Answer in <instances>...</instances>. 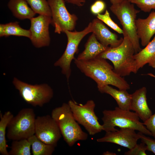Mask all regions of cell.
Segmentation results:
<instances>
[{
    "instance_id": "14",
    "label": "cell",
    "mask_w": 155,
    "mask_h": 155,
    "mask_svg": "<svg viewBox=\"0 0 155 155\" xmlns=\"http://www.w3.org/2000/svg\"><path fill=\"white\" fill-rule=\"evenodd\" d=\"M92 22V32L102 44L111 48L116 47L122 42L123 38H118L116 34L111 32L104 23L98 18L94 19Z\"/></svg>"
},
{
    "instance_id": "30",
    "label": "cell",
    "mask_w": 155,
    "mask_h": 155,
    "mask_svg": "<svg viewBox=\"0 0 155 155\" xmlns=\"http://www.w3.org/2000/svg\"><path fill=\"white\" fill-rule=\"evenodd\" d=\"M106 7V4L103 1L97 0L91 5L90 10L93 14L97 15L103 12Z\"/></svg>"
},
{
    "instance_id": "13",
    "label": "cell",
    "mask_w": 155,
    "mask_h": 155,
    "mask_svg": "<svg viewBox=\"0 0 155 155\" xmlns=\"http://www.w3.org/2000/svg\"><path fill=\"white\" fill-rule=\"evenodd\" d=\"M138 133L129 128H121L119 130L106 132L104 136L97 139L98 142H109L127 148L129 150L134 147L140 139Z\"/></svg>"
},
{
    "instance_id": "34",
    "label": "cell",
    "mask_w": 155,
    "mask_h": 155,
    "mask_svg": "<svg viewBox=\"0 0 155 155\" xmlns=\"http://www.w3.org/2000/svg\"><path fill=\"white\" fill-rule=\"evenodd\" d=\"M103 155H116V154L115 153L111 152L109 151H106L103 152L102 154Z\"/></svg>"
},
{
    "instance_id": "18",
    "label": "cell",
    "mask_w": 155,
    "mask_h": 155,
    "mask_svg": "<svg viewBox=\"0 0 155 155\" xmlns=\"http://www.w3.org/2000/svg\"><path fill=\"white\" fill-rule=\"evenodd\" d=\"M137 71L147 64L155 69V35L145 47L134 55Z\"/></svg>"
},
{
    "instance_id": "19",
    "label": "cell",
    "mask_w": 155,
    "mask_h": 155,
    "mask_svg": "<svg viewBox=\"0 0 155 155\" xmlns=\"http://www.w3.org/2000/svg\"><path fill=\"white\" fill-rule=\"evenodd\" d=\"M102 93H106L112 97L116 102L118 107L124 110H130L131 94L127 90H117L108 85L104 86L98 89Z\"/></svg>"
},
{
    "instance_id": "15",
    "label": "cell",
    "mask_w": 155,
    "mask_h": 155,
    "mask_svg": "<svg viewBox=\"0 0 155 155\" xmlns=\"http://www.w3.org/2000/svg\"><path fill=\"white\" fill-rule=\"evenodd\" d=\"M147 89L143 87L131 94L130 110L134 111L143 123L153 115L147 104Z\"/></svg>"
},
{
    "instance_id": "3",
    "label": "cell",
    "mask_w": 155,
    "mask_h": 155,
    "mask_svg": "<svg viewBox=\"0 0 155 155\" xmlns=\"http://www.w3.org/2000/svg\"><path fill=\"white\" fill-rule=\"evenodd\" d=\"M51 116L57 122L64 140L70 147L78 141L86 140L88 134L75 120L68 103H64L52 111Z\"/></svg>"
},
{
    "instance_id": "4",
    "label": "cell",
    "mask_w": 155,
    "mask_h": 155,
    "mask_svg": "<svg viewBox=\"0 0 155 155\" xmlns=\"http://www.w3.org/2000/svg\"><path fill=\"white\" fill-rule=\"evenodd\" d=\"M102 118L103 130L106 132L117 130L115 127L129 128L137 130L146 135L152 136L151 132L140 121V118L131 110L122 109L118 107L114 110H104Z\"/></svg>"
},
{
    "instance_id": "20",
    "label": "cell",
    "mask_w": 155,
    "mask_h": 155,
    "mask_svg": "<svg viewBox=\"0 0 155 155\" xmlns=\"http://www.w3.org/2000/svg\"><path fill=\"white\" fill-rule=\"evenodd\" d=\"M7 6L13 15L20 20H30L36 14L25 0H9Z\"/></svg>"
},
{
    "instance_id": "12",
    "label": "cell",
    "mask_w": 155,
    "mask_h": 155,
    "mask_svg": "<svg viewBox=\"0 0 155 155\" xmlns=\"http://www.w3.org/2000/svg\"><path fill=\"white\" fill-rule=\"evenodd\" d=\"M30 20V40L33 45L36 48L49 46L51 41L49 28L52 22L51 17L39 15Z\"/></svg>"
},
{
    "instance_id": "1",
    "label": "cell",
    "mask_w": 155,
    "mask_h": 155,
    "mask_svg": "<svg viewBox=\"0 0 155 155\" xmlns=\"http://www.w3.org/2000/svg\"><path fill=\"white\" fill-rule=\"evenodd\" d=\"M74 60L80 70L96 82L98 89L106 85L113 86L120 90L130 89L127 82L114 71L113 67L106 59L98 56L88 60L75 58Z\"/></svg>"
},
{
    "instance_id": "35",
    "label": "cell",
    "mask_w": 155,
    "mask_h": 155,
    "mask_svg": "<svg viewBox=\"0 0 155 155\" xmlns=\"http://www.w3.org/2000/svg\"><path fill=\"white\" fill-rule=\"evenodd\" d=\"M128 0L129 1H130L131 0Z\"/></svg>"
},
{
    "instance_id": "2",
    "label": "cell",
    "mask_w": 155,
    "mask_h": 155,
    "mask_svg": "<svg viewBox=\"0 0 155 155\" xmlns=\"http://www.w3.org/2000/svg\"><path fill=\"white\" fill-rule=\"evenodd\" d=\"M135 54L132 44L127 38L123 37L119 45L114 48L109 47L98 56L110 61L113 64L114 71L122 77L129 75L131 73H137Z\"/></svg>"
},
{
    "instance_id": "10",
    "label": "cell",
    "mask_w": 155,
    "mask_h": 155,
    "mask_svg": "<svg viewBox=\"0 0 155 155\" xmlns=\"http://www.w3.org/2000/svg\"><path fill=\"white\" fill-rule=\"evenodd\" d=\"M51 12V24L55 33L60 34L66 31H72L75 28L78 20L77 16L67 10L64 0H47Z\"/></svg>"
},
{
    "instance_id": "11",
    "label": "cell",
    "mask_w": 155,
    "mask_h": 155,
    "mask_svg": "<svg viewBox=\"0 0 155 155\" xmlns=\"http://www.w3.org/2000/svg\"><path fill=\"white\" fill-rule=\"evenodd\" d=\"M35 135L44 143L56 146L62 136L57 122L49 115L36 118Z\"/></svg>"
},
{
    "instance_id": "25",
    "label": "cell",
    "mask_w": 155,
    "mask_h": 155,
    "mask_svg": "<svg viewBox=\"0 0 155 155\" xmlns=\"http://www.w3.org/2000/svg\"><path fill=\"white\" fill-rule=\"evenodd\" d=\"M36 13L51 17L50 7L47 0H25Z\"/></svg>"
},
{
    "instance_id": "6",
    "label": "cell",
    "mask_w": 155,
    "mask_h": 155,
    "mask_svg": "<svg viewBox=\"0 0 155 155\" xmlns=\"http://www.w3.org/2000/svg\"><path fill=\"white\" fill-rule=\"evenodd\" d=\"M36 118L32 108H25L20 110L8 124L7 138L13 141L28 139L35 134Z\"/></svg>"
},
{
    "instance_id": "8",
    "label": "cell",
    "mask_w": 155,
    "mask_h": 155,
    "mask_svg": "<svg viewBox=\"0 0 155 155\" xmlns=\"http://www.w3.org/2000/svg\"><path fill=\"white\" fill-rule=\"evenodd\" d=\"M90 32H92L91 22L82 31H66L64 32L67 37V46L63 55L54 65L61 68V73L65 76L67 82L71 73V63L75 58L74 55L78 51V46L83 38Z\"/></svg>"
},
{
    "instance_id": "23",
    "label": "cell",
    "mask_w": 155,
    "mask_h": 155,
    "mask_svg": "<svg viewBox=\"0 0 155 155\" xmlns=\"http://www.w3.org/2000/svg\"><path fill=\"white\" fill-rule=\"evenodd\" d=\"M13 115L9 111L6 112L3 115L0 113V153L2 155H9L6 139V130L9 121Z\"/></svg>"
},
{
    "instance_id": "26",
    "label": "cell",
    "mask_w": 155,
    "mask_h": 155,
    "mask_svg": "<svg viewBox=\"0 0 155 155\" xmlns=\"http://www.w3.org/2000/svg\"><path fill=\"white\" fill-rule=\"evenodd\" d=\"M97 18L113 30L120 34H123L122 30L111 18L109 12L106 10L104 14H99Z\"/></svg>"
},
{
    "instance_id": "5",
    "label": "cell",
    "mask_w": 155,
    "mask_h": 155,
    "mask_svg": "<svg viewBox=\"0 0 155 155\" xmlns=\"http://www.w3.org/2000/svg\"><path fill=\"white\" fill-rule=\"evenodd\" d=\"M110 9L122 26L123 37L127 38L131 42L135 54L137 53L142 49L135 25L137 14L140 11L135 9L133 4L128 0L112 4Z\"/></svg>"
},
{
    "instance_id": "24",
    "label": "cell",
    "mask_w": 155,
    "mask_h": 155,
    "mask_svg": "<svg viewBox=\"0 0 155 155\" xmlns=\"http://www.w3.org/2000/svg\"><path fill=\"white\" fill-rule=\"evenodd\" d=\"M31 145L27 139L13 140L9 155H31Z\"/></svg>"
},
{
    "instance_id": "29",
    "label": "cell",
    "mask_w": 155,
    "mask_h": 155,
    "mask_svg": "<svg viewBox=\"0 0 155 155\" xmlns=\"http://www.w3.org/2000/svg\"><path fill=\"white\" fill-rule=\"evenodd\" d=\"M138 133L141 142L144 143L146 145L147 150L151 151L155 154V138L153 139L147 136L140 132Z\"/></svg>"
},
{
    "instance_id": "31",
    "label": "cell",
    "mask_w": 155,
    "mask_h": 155,
    "mask_svg": "<svg viewBox=\"0 0 155 155\" xmlns=\"http://www.w3.org/2000/svg\"><path fill=\"white\" fill-rule=\"evenodd\" d=\"M143 123L147 128L151 132L152 136L155 138V113Z\"/></svg>"
},
{
    "instance_id": "32",
    "label": "cell",
    "mask_w": 155,
    "mask_h": 155,
    "mask_svg": "<svg viewBox=\"0 0 155 155\" xmlns=\"http://www.w3.org/2000/svg\"><path fill=\"white\" fill-rule=\"evenodd\" d=\"M66 2L79 7L83 6L86 0H64Z\"/></svg>"
},
{
    "instance_id": "33",
    "label": "cell",
    "mask_w": 155,
    "mask_h": 155,
    "mask_svg": "<svg viewBox=\"0 0 155 155\" xmlns=\"http://www.w3.org/2000/svg\"><path fill=\"white\" fill-rule=\"evenodd\" d=\"M112 4H114L119 3L125 0H109Z\"/></svg>"
},
{
    "instance_id": "9",
    "label": "cell",
    "mask_w": 155,
    "mask_h": 155,
    "mask_svg": "<svg viewBox=\"0 0 155 155\" xmlns=\"http://www.w3.org/2000/svg\"><path fill=\"white\" fill-rule=\"evenodd\" d=\"M68 103L75 120L90 135H94L103 130L94 112L96 104L93 100H88L84 104H77L71 100Z\"/></svg>"
},
{
    "instance_id": "22",
    "label": "cell",
    "mask_w": 155,
    "mask_h": 155,
    "mask_svg": "<svg viewBox=\"0 0 155 155\" xmlns=\"http://www.w3.org/2000/svg\"><path fill=\"white\" fill-rule=\"evenodd\" d=\"M28 140L31 144L33 155H51L56 147L44 143L35 134L29 137Z\"/></svg>"
},
{
    "instance_id": "7",
    "label": "cell",
    "mask_w": 155,
    "mask_h": 155,
    "mask_svg": "<svg viewBox=\"0 0 155 155\" xmlns=\"http://www.w3.org/2000/svg\"><path fill=\"white\" fill-rule=\"evenodd\" d=\"M12 83L24 101L33 106L42 107L53 97V90L47 84L32 85L16 77L13 78Z\"/></svg>"
},
{
    "instance_id": "27",
    "label": "cell",
    "mask_w": 155,
    "mask_h": 155,
    "mask_svg": "<svg viewBox=\"0 0 155 155\" xmlns=\"http://www.w3.org/2000/svg\"><path fill=\"white\" fill-rule=\"evenodd\" d=\"M130 1L135 4L141 11L146 13L155 10V0H131Z\"/></svg>"
},
{
    "instance_id": "17",
    "label": "cell",
    "mask_w": 155,
    "mask_h": 155,
    "mask_svg": "<svg viewBox=\"0 0 155 155\" xmlns=\"http://www.w3.org/2000/svg\"><path fill=\"white\" fill-rule=\"evenodd\" d=\"M109 47L101 44L92 33L85 44L84 50L76 59L79 60H86L95 58Z\"/></svg>"
},
{
    "instance_id": "28",
    "label": "cell",
    "mask_w": 155,
    "mask_h": 155,
    "mask_svg": "<svg viewBox=\"0 0 155 155\" xmlns=\"http://www.w3.org/2000/svg\"><path fill=\"white\" fill-rule=\"evenodd\" d=\"M147 147L146 144L142 142L140 144H137L132 148L125 152V155H146V151Z\"/></svg>"
},
{
    "instance_id": "16",
    "label": "cell",
    "mask_w": 155,
    "mask_h": 155,
    "mask_svg": "<svg viewBox=\"0 0 155 155\" xmlns=\"http://www.w3.org/2000/svg\"><path fill=\"white\" fill-rule=\"evenodd\" d=\"M135 25L141 44L145 46L150 42L153 36L155 35V11L152 12L146 18L136 19Z\"/></svg>"
},
{
    "instance_id": "21",
    "label": "cell",
    "mask_w": 155,
    "mask_h": 155,
    "mask_svg": "<svg viewBox=\"0 0 155 155\" xmlns=\"http://www.w3.org/2000/svg\"><path fill=\"white\" fill-rule=\"evenodd\" d=\"M10 36L25 37L30 39L31 33L30 30L21 28L18 22L0 24V37H8Z\"/></svg>"
}]
</instances>
